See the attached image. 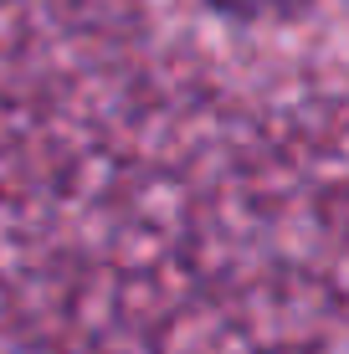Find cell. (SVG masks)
Listing matches in <instances>:
<instances>
[{
  "instance_id": "obj_1",
  "label": "cell",
  "mask_w": 349,
  "mask_h": 354,
  "mask_svg": "<svg viewBox=\"0 0 349 354\" xmlns=\"http://www.w3.org/2000/svg\"><path fill=\"white\" fill-rule=\"evenodd\" d=\"M200 6L232 26H287V21L314 16L323 0H200Z\"/></svg>"
}]
</instances>
